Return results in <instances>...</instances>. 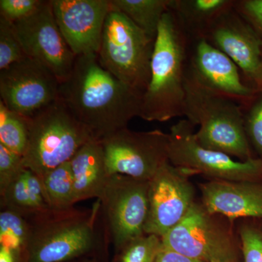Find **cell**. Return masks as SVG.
<instances>
[{
    "label": "cell",
    "mask_w": 262,
    "mask_h": 262,
    "mask_svg": "<svg viewBox=\"0 0 262 262\" xmlns=\"http://www.w3.org/2000/svg\"><path fill=\"white\" fill-rule=\"evenodd\" d=\"M59 98L101 141L140 116L142 96L105 70L97 55L77 56L70 77L60 84Z\"/></svg>",
    "instance_id": "6da1fadb"
},
{
    "label": "cell",
    "mask_w": 262,
    "mask_h": 262,
    "mask_svg": "<svg viewBox=\"0 0 262 262\" xmlns=\"http://www.w3.org/2000/svg\"><path fill=\"white\" fill-rule=\"evenodd\" d=\"M27 221L29 262L96 258L112 243L99 200L89 209L48 208Z\"/></svg>",
    "instance_id": "7a4b0ae2"
},
{
    "label": "cell",
    "mask_w": 262,
    "mask_h": 262,
    "mask_svg": "<svg viewBox=\"0 0 262 262\" xmlns=\"http://www.w3.org/2000/svg\"><path fill=\"white\" fill-rule=\"evenodd\" d=\"M189 46L190 39L169 10L155 39L151 77L141 99L143 120L164 122L184 116Z\"/></svg>",
    "instance_id": "3957f363"
},
{
    "label": "cell",
    "mask_w": 262,
    "mask_h": 262,
    "mask_svg": "<svg viewBox=\"0 0 262 262\" xmlns=\"http://www.w3.org/2000/svg\"><path fill=\"white\" fill-rule=\"evenodd\" d=\"M184 116L199 127L195 137L203 147L241 161L256 158L245 130L243 105L206 87L189 67L186 73Z\"/></svg>",
    "instance_id": "277c9868"
},
{
    "label": "cell",
    "mask_w": 262,
    "mask_h": 262,
    "mask_svg": "<svg viewBox=\"0 0 262 262\" xmlns=\"http://www.w3.org/2000/svg\"><path fill=\"white\" fill-rule=\"evenodd\" d=\"M27 120L29 136L24 166L38 177L70 161L80 147L94 139L60 98Z\"/></svg>",
    "instance_id": "5b68a950"
},
{
    "label": "cell",
    "mask_w": 262,
    "mask_h": 262,
    "mask_svg": "<svg viewBox=\"0 0 262 262\" xmlns=\"http://www.w3.org/2000/svg\"><path fill=\"white\" fill-rule=\"evenodd\" d=\"M155 42V39L128 17L113 9L103 27L98 61L103 69L143 96L151 77Z\"/></svg>",
    "instance_id": "8992f818"
},
{
    "label": "cell",
    "mask_w": 262,
    "mask_h": 262,
    "mask_svg": "<svg viewBox=\"0 0 262 262\" xmlns=\"http://www.w3.org/2000/svg\"><path fill=\"white\" fill-rule=\"evenodd\" d=\"M232 222L195 201L178 225L161 237L174 252L204 262L237 258L239 245Z\"/></svg>",
    "instance_id": "52a82bcc"
},
{
    "label": "cell",
    "mask_w": 262,
    "mask_h": 262,
    "mask_svg": "<svg viewBox=\"0 0 262 262\" xmlns=\"http://www.w3.org/2000/svg\"><path fill=\"white\" fill-rule=\"evenodd\" d=\"M194 125L182 120L174 124L168 133V158L170 163L201 174L209 180H262V160L254 158L247 161L203 147L196 141Z\"/></svg>",
    "instance_id": "ba28073f"
},
{
    "label": "cell",
    "mask_w": 262,
    "mask_h": 262,
    "mask_svg": "<svg viewBox=\"0 0 262 262\" xmlns=\"http://www.w3.org/2000/svg\"><path fill=\"white\" fill-rule=\"evenodd\" d=\"M149 181L113 174L99 201L115 251L144 234Z\"/></svg>",
    "instance_id": "9c48e42d"
},
{
    "label": "cell",
    "mask_w": 262,
    "mask_h": 262,
    "mask_svg": "<svg viewBox=\"0 0 262 262\" xmlns=\"http://www.w3.org/2000/svg\"><path fill=\"white\" fill-rule=\"evenodd\" d=\"M110 175L149 181L168 161V133L134 131L127 127L101 141Z\"/></svg>",
    "instance_id": "30bf717a"
},
{
    "label": "cell",
    "mask_w": 262,
    "mask_h": 262,
    "mask_svg": "<svg viewBox=\"0 0 262 262\" xmlns=\"http://www.w3.org/2000/svg\"><path fill=\"white\" fill-rule=\"evenodd\" d=\"M13 25L27 56L51 71L60 83L64 82L77 56L57 25L51 1H43L32 15Z\"/></svg>",
    "instance_id": "8fae6325"
},
{
    "label": "cell",
    "mask_w": 262,
    "mask_h": 262,
    "mask_svg": "<svg viewBox=\"0 0 262 262\" xmlns=\"http://www.w3.org/2000/svg\"><path fill=\"white\" fill-rule=\"evenodd\" d=\"M192 172L165 162L149 183V207L144 233L160 238L183 220L195 203Z\"/></svg>",
    "instance_id": "7c38bea8"
},
{
    "label": "cell",
    "mask_w": 262,
    "mask_h": 262,
    "mask_svg": "<svg viewBox=\"0 0 262 262\" xmlns=\"http://www.w3.org/2000/svg\"><path fill=\"white\" fill-rule=\"evenodd\" d=\"M60 84L51 71L27 56L0 71L1 101L29 118L59 99Z\"/></svg>",
    "instance_id": "4fadbf2b"
},
{
    "label": "cell",
    "mask_w": 262,
    "mask_h": 262,
    "mask_svg": "<svg viewBox=\"0 0 262 262\" xmlns=\"http://www.w3.org/2000/svg\"><path fill=\"white\" fill-rule=\"evenodd\" d=\"M62 35L76 56L98 55L110 0H51Z\"/></svg>",
    "instance_id": "5bb4252c"
},
{
    "label": "cell",
    "mask_w": 262,
    "mask_h": 262,
    "mask_svg": "<svg viewBox=\"0 0 262 262\" xmlns=\"http://www.w3.org/2000/svg\"><path fill=\"white\" fill-rule=\"evenodd\" d=\"M204 39L227 55L254 89H262V39L234 8L215 20Z\"/></svg>",
    "instance_id": "9a60e30c"
},
{
    "label": "cell",
    "mask_w": 262,
    "mask_h": 262,
    "mask_svg": "<svg viewBox=\"0 0 262 262\" xmlns=\"http://www.w3.org/2000/svg\"><path fill=\"white\" fill-rule=\"evenodd\" d=\"M188 67L206 87L238 101L243 106L257 91L244 83L237 66L206 39L190 41Z\"/></svg>",
    "instance_id": "2e32d148"
},
{
    "label": "cell",
    "mask_w": 262,
    "mask_h": 262,
    "mask_svg": "<svg viewBox=\"0 0 262 262\" xmlns=\"http://www.w3.org/2000/svg\"><path fill=\"white\" fill-rule=\"evenodd\" d=\"M199 188L202 204L210 213L232 222L262 220V180H208Z\"/></svg>",
    "instance_id": "e0dca14e"
},
{
    "label": "cell",
    "mask_w": 262,
    "mask_h": 262,
    "mask_svg": "<svg viewBox=\"0 0 262 262\" xmlns=\"http://www.w3.org/2000/svg\"><path fill=\"white\" fill-rule=\"evenodd\" d=\"M76 203L84 200H99L110 178L101 141H88L70 160Z\"/></svg>",
    "instance_id": "ac0fdd59"
},
{
    "label": "cell",
    "mask_w": 262,
    "mask_h": 262,
    "mask_svg": "<svg viewBox=\"0 0 262 262\" xmlns=\"http://www.w3.org/2000/svg\"><path fill=\"white\" fill-rule=\"evenodd\" d=\"M236 0H172L170 11L190 41L204 39L215 20Z\"/></svg>",
    "instance_id": "d6986e66"
},
{
    "label": "cell",
    "mask_w": 262,
    "mask_h": 262,
    "mask_svg": "<svg viewBox=\"0 0 262 262\" xmlns=\"http://www.w3.org/2000/svg\"><path fill=\"white\" fill-rule=\"evenodd\" d=\"M29 228L25 218L0 212V262H29Z\"/></svg>",
    "instance_id": "ffe728a7"
},
{
    "label": "cell",
    "mask_w": 262,
    "mask_h": 262,
    "mask_svg": "<svg viewBox=\"0 0 262 262\" xmlns=\"http://www.w3.org/2000/svg\"><path fill=\"white\" fill-rule=\"evenodd\" d=\"M112 8L128 17L149 37L156 39L163 15L172 0H110Z\"/></svg>",
    "instance_id": "44dd1931"
},
{
    "label": "cell",
    "mask_w": 262,
    "mask_h": 262,
    "mask_svg": "<svg viewBox=\"0 0 262 262\" xmlns=\"http://www.w3.org/2000/svg\"><path fill=\"white\" fill-rule=\"evenodd\" d=\"M45 201L53 209H67L76 204L75 186L70 161L39 177Z\"/></svg>",
    "instance_id": "7402d4cb"
},
{
    "label": "cell",
    "mask_w": 262,
    "mask_h": 262,
    "mask_svg": "<svg viewBox=\"0 0 262 262\" xmlns=\"http://www.w3.org/2000/svg\"><path fill=\"white\" fill-rule=\"evenodd\" d=\"M28 136L27 117L11 111L0 101V144L23 157Z\"/></svg>",
    "instance_id": "603a6c76"
},
{
    "label": "cell",
    "mask_w": 262,
    "mask_h": 262,
    "mask_svg": "<svg viewBox=\"0 0 262 262\" xmlns=\"http://www.w3.org/2000/svg\"><path fill=\"white\" fill-rule=\"evenodd\" d=\"M236 234L244 262H262V220L236 221Z\"/></svg>",
    "instance_id": "cb8c5ba5"
},
{
    "label": "cell",
    "mask_w": 262,
    "mask_h": 262,
    "mask_svg": "<svg viewBox=\"0 0 262 262\" xmlns=\"http://www.w3.org/2000/svg\"><path fill=\"white\" fill-rule=\"evenodd\" d=\"M161 248L160 237L144 234L117 251L115 262H155Z\"/></svg>",
    "instance_id": "d4e9b609"
},
{
    "label": "cell",
    "mask_w": 262,
    "mask_h": 262,
    "mask_svg": "<svg viewBox=\"0 0 262 262\" xmlns=\"http://www.w3.org/2000/svg\"><path fill=\"white\" fill-rule=\"evenodd\" d=\"M24 170L4 192L0 193V206L1 210L13 212L27 220L38 212L31 201L24 178Z\"/></svg>",
    "instance_id": "484cf974"
},
{
    "label": "cell",
    "mask_w": 262,
    "mask_h": 262,
    "mask_svg": "<svg viewBox=\"0 0 262 262\" xmlns=\"http://www.w3.org/2000/svg\"><path fill=\"white\" fill-rule=\"evenodd\" d=\"M245 130L252 149L262 160V89L243 106Z\"/></svg>",
    "instance_id": "4316f807"
},
{
    "label": "cell",
    "mask_w": 262,
    "mask_h": 262,
    "mask_svg": "<svg viewBox=\"0 0 262 262\" xmlns=\"http://www.w3.org/2000/svg\"><path fill=\"white\" fill-rule=\"evenodd\" d=\"M27 57L13 23L0 16V71Z\"/></svg>",
    "instance_id": "83f0119b"
},
{
    "label": "cell",
    "mask_w": 262,
    "mask_h": 262,
    "mask_svg": "<svg viewBox=\"0 0 262 262\" xmlns=\"http://www.w3.org/2000/svg\"><path fill=\"white\" fill-rule=\"evenodd\" d=\"M23 157L0 144V193L23 172Z\"/></svg>",
    "instance_id": "f1b7e54d"
},
{
    "label": "cell",
    "mask_w": 262,
    "mask_h": 262,
    "mask_svg": "<svg viewBox=\"0 0 262 262\" xmlns=\"http://www.w3.org/2000/svg\"><path fill=\"white\" fill-rule=\"evenodd\" d=\"M42 3V0H1L0 16L15 23L32 15Z\"/></svg>",
    "instance_id": "f546056e"
},
{
    "label": "cell",
    "mask_w": 262,
    "mask_h": 262,
    "mask_svg": "<svg viewBox=\"0 0 262 262\" xmlns=\"http://www.w3.org/2000/svg\"><path fill=\"white\" fill-rule=\"evenodd\" d=\"M234 8L262 39V0H237Z\"/></svg>",
    "instance_id": "4dcf8cb0"
},
{
    "label": "cell",
    "mask_w": 262,
    "mask_h": 262,
    "mask_svg": "<svg viewBox=\"0 0 262 262\" xmlns=\"http://www.w3.org/2000/svg\"><path fill=\"white\" fill-rule=\"evenodd\" d=\"M24 178L27 184L31 201L37 212L44 211L49 208L45 201L42 185L37 174L29 169L25 168L24 170Z\"/></svg>",
    "instance_id": "1f68e13d"
},
{
    "label": "cell",
    "mask_w": 262,
    "mask_h": 262,
    "mask_svg": "<svg viewBox=\"0 0 262 262\" xmlns=\"http://www.w3.org/2000/svg\"><path fill=\"white\" fill-rule=\"evenodd\" d=\"M155 262H204L198 261V260L192 259L188 258L187 256H183L177 252L164 248L162 245L161 249L158 253V257Z\"/></svg>",
    "instance_id": "d6a6232c"
},
{
    "label": "cell",
    "mask_w": 262,
    "mask_h": 262,
    "mask_svg": "<svg viewBox=\"0 0 262 262\" xmlns=\"http://www.w3.org/2000/svg\"><path fill=\"white\" fill-rule=\"evenodd\" d=\"M69 262H98L96 258L91 257H84L81 258H77V259L73 260Z\"/></svg>",
    "instance_id": "836d02e7"
},
{
    "label": "cell",
    "mask_w": 262,
    "mask_h": 262,
    "mask_svg": "<svg viewBox=\"0 0 262 262\" xmlns=\"http://www.w3.org/2000/svg\"><path fill=\"white\" fill-rule=\"evenodd\" d=\"M213 262H239V259L238 258H230V259L218 260V261H215Z\"/></svg>",
    "instance_id": "e575fe53"
},
{
    "label": "cell",
    "mask_w": 262,
    "mask_h": 262,
    "mask_svg": "<svg viewBox=\"0 0 262 262\" xmlns=\"http://www.w3.org/2000/svg\"><path fill=\"white\" fill-rule=\"evenodd\" d=\"M260 74H261V80H262V55H261V65H260Z\"/></svg>",
    "instance_id": "d590c367"
}]
</instances>
